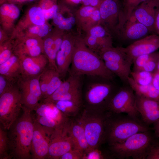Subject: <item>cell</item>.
Listing matches in <instances>:
<instances>
[{"label":"cell","mask_w":159,"mask_h":159,"mask_svg":"<svg viewBox=\"0 0 159 159\" xmlns=\"http://www.w3.org/2000/svg\"><path fill=\"white\" fill-rule=\"evenodd\" d=\"M22 114L7 132L9 154L11 158H32L31 144L34 130L32 111L22 106Z\"/></svg>","instance_id":"1"},{"label":"cell","mask_w":159,"mask_h":159,"mask_svg":"<svg viewBox=\"0 0 159 159\" xmlns=\"http://www.w3.org/2000/svg\"><path fill=\"white\" fill-rule=\"evenodd\" d=\"M108 111L104 141L110 146L121 143L138 133L149 130L148 125L139 118Z\"/></svg>","instance_id":"2"},{"label":"cell","mask_w":159,"mask_h":159,"mask_svg":"<svg viewBox=\"0 0 159 159\" xmlns=\"http://www.w3.org/2000/svg\"><path fill=\"white\" fill-rule=\"evenodd\" d=\"M71 74L96 76L108 80H112L114 74L106 67L105 62L82 44L74 48Z\"/></svg>","instance_id":"3"},{"label":"cell","mask_w":159,"mask_h":159,"mask_svg":"<svg viewBox=\"0 0 159 159\" xmlns=\"http://www.w3.org/2000/svg\"><path fill=\"white\" fill-rule=\"evenodd\" d=\"M106 111L101 108H86L77 120L84 129L88 149L98 148L104 141L108 114Z\"/></svg>","instance_id":"4"},{"label":"cell","mask_w":159,"mask_h":159,"mask_svg":"<svg viewBox=\"0 0 159 159\" xmlns=\"http://www.w3.org/2000/svg\"><path fill=\"white\" fill-rule=\"evenodd\" d=\"M155 140L149 130L136 133L121 143L110 146L112 155L120 159L131 157L134 159H146Z\"/></svg>","instance_id":"5"},{"label":"cell","mask_w":159,"mask_h":159,"mask_svg":"<svg viewBox=\"0 0 159 159\" xmlns=\"http://www.w3.org/2000/svg\"><path fill=\"white\" fill-rule=\"evenodd\" d=\"M22 105L17 82L0 95V122L8 130L20 116Z\"/></svg>","instance_id":"6"},{"label":"cell","mask_w":159,"mask_h":159,"mask_svg":"<svg viewBox=\"0 0 159 159\" xmlns=\"http://www.w3.org/2000/svg\"><path fill=\"white\" fill-rule=\"evenodd\" d=\"M107 110L114 113H125L139 118L140 114L136 107L135 93L132 89L130 86L121 88L111 97Z\"/></svg>","instance_id":"7"},{"label":"cell","mask_w":159,"mask_h":159,"mask_svg":"<svg viewBox=\"0 0 159 159\" xmlns=\"http://www.w3.org/2000/svg\"><path fill=\"white\" fill-rule=\"evenodd\" d=\"M40 75L34 77L21 76L17 81L21 94L22 106L31 111L34 110L39 101L42 100L39 83Z\"/></svg>","instance_id":"8"},{"label":"cell","mask_w":159,"mask_h":159,"mask_svg":"<svg viewBox=\"0 0 159 159\" xmlns=\"http://www.w3.org/2000/svg\"><path fill=\"white\" fill-rule=\"evenodd\" d=\"M68 123L63 128L55 130L51 135L47 158L59 159L73 149L72 142L67 132Z\"/></svg>","instance_id":"9"},{"label":"cell","mask_w":159,"mask_h":159,"mask_svg":"<svg viewBox=\"0 0 159 159\" xmlns=\"http://www.w3.org/2000/svg\"><path fill=\"white\" fill-rule=\"evenodd\" d=\"M121 48L133 61L139 56L152 53L159 49V35L155 34L148 35L126 47Z\"/></svg>","instance_id":"10"},{"label":"cell","mask_w":159,"mask_h":159,"mask_svg":"<svg viewBox=\"0 0 159 159\" xmlns=\"http://www.w3.org/2000/svg\"><path fill=\"white\" fill-rule=\"evenodd\" d=\"M49 137L45 129L34 118V130L31 149L32 159L47 158L50 141Z\"/></svg>","instance_id":"11"},{"label":"cell","mask_w":159,"mask_h":159,"mask_svg":"<svg viewBox=\"0 0 159 159\" xmlns=\"http://www.w3.org/2000/svg\"><path fill=\"white\" fill-rule=\"evenodd\" d=\"M159 8V0H146L139 5L132 14L146 26L150 33L155 34V18Z\"/></svg>","instance_id":"12"},{"label":"cell","mask_w":159,"mask_h":159,"mask_svg":"<svg viewBox=\"0 0 159 159\" xmlns=\"http://www.w3.org/2000/svg\"><path fill=\"white\" fill-rule=\"evenodd\" d=\"M136 105L143 121L148 125L159 120V101L148 99L135 93Z\"/></svg>","instance_id":"13"},{"label":"cell","mask_w":159,"mask_h":159,"mask_svg":"<svg viewBox=\"0 0 159 159\" xmlns=\"http://www.w3.org/2000/svg\"><path fill=\"white\" fill-rule=\"evenodd\" d=\"M112 87L107 83H97L92 85L86 94L87 102L92 105H101L107 110L108 104L113 95H112Z\"/></svg>","instance_id":"14"},{"label":"cell","mask_w":159,"mask_h":159,"mask_svg":"<svg viewBox=\"0 0 159 159\" xmlns=\"http://www.w3.org/2000/svg\"><path fill=\"white\" fill-rule=\"evenodd\" d=\"M21 62V75L27 77L39 76L48 65V59L44 55L36 57L18 56Z\"/></svg>","instance_id":"15"},{"label":"cell","mask_w":159,"mask_h":159,"mask_svg":"<svg viewBox=\"0 0 159 159\" xmlns=\"http://www.w3.org/2000/svg\"><path fill=\"white\" fill-rule=\"evenodd\" d=\"M150 33L148 28L139 22L132 14L126 20L120 37L123 41L133 42L148 35Z\"/></svg>","instance_id":"16"},{"label":"cell","mask_w":159,"mask_h":159,"mask_svg":"<svg viewBox=\"0 0 159 159\" xmlns=\"http://www.w3.org/2000/svg\"><path fill=\"white\" fill-rule=\"evenodd\" d=\"M74 47L71 42L67 39L63 41L58 52L56 62L57 71L60 77H64L71 64Z\"/></svg>","instance_id":"17"},{"label":"cell","mask_w":159,"mask_h":159,"mask_svg":"<svg viewBox=\"0 0 159 159\" xmlns=\"http://www.w3.org/2000/svg\"><path fill=\"white\" fill-rule=\"evenodd\" d=\"M67 132L72 142L73 149L79 150L84 153L89 149L84 129L77 120L69 121Z\"/></svg>","instance_id":"18"},{"label":"cell","mask_w":159,"mask_h":159,"mask_svg":"<svg viewBox=\"0 0 159 159\" xmlns=\"http://www.w3.org/2000/svg\"><path fill=\"white\" fill-rule=\"evenodd\" d=\"M80 76L71 74L63 82L57 90L51 95L42 100L45 103H54L60 100L62 98L73 90L80 87Z\"/></svg>","instance_id":"19"},{"label":"cell","mask_w":159,"mask_h":159,"mask_svg":"<svg viewBox=\"0 0 159 159\" xmlns=\"http://www.w3.org/2000/svg\"><path fill=\"white\" fill-rule=\"evenodd\" d=\"M43 52V42L37 39L30 38L17 44L14 48V54L18 56H39Z\"/></svg>","instance_id":"20"},{"label":"cell","mask_w":159,"mask_h":159,"mask_svg":"<svg viewBox=\"0 0 159 159\" xmlns=\"http://www.w3.org/2000/svg\"><path fill=\"white\" fill-rule=\"evenodd\" d=\"M101 56L105 61H111L122 64L131 68L132 61L122 49L121 47L114 48L108 47L101 50Z\"/></svg>","instance_id":"21"},{"label":"cell","mask_w":159,"mask_h":159,"mask_svg":"<svg viewBox=\"0 0 159 159\" xmlns=\"http://www.w3.org/2000/svg\"><path fill=\"white\" fill-rule=\"evenodd\" d=\"M0 74L18 80L21 75V62L19 57L13 54L8 60L0 64Z\"/></svg>","instance_id":"22"},{"label":"cell","mask_w":159,"mask_h":159,"mask_svg":"<svg viewBox=\"0 0 159 159\" xmlns=\"http://www.w3.org/2000/svg\"><path fill=\"white\" fill-rule=\"evenodd\" d=\"M128 83L135 94L148 99L159 101V90L152 84L145 86L139 85L130 77L128 79Z\"/></svg>","instance_id":"23"},{"label":"cell","mask_w":159,"mask_h":159,"mask_svg":"<svg viewBox=\"0 0 159 159\" xmlns=\"http://www.w3.org/2000/svg\"><path fill=\"white\" fill-rule=\"evenodd\" d=\"M53 103L67 117L73 116L78 113L82 105V98L58 101Z\"/></svg>","instance_id":"24"},{"label":"cell","mask_w":159,"mask_h":159,"mask_svg":"<svg viewBox=\"0 0 159 159\" xmlns=\"http://www.w3.org/2000/svg\"><path fill=\"white\" fill-rule=\"evenodd\" d=\"M105 63L111 72L117 75L122 82L128 84V79L131 72V68L115 62L105 61Z\"/></svg>","instance_id":"25"},{"label":"cell","mask_w":159,"mask_h":159,"mask_svg":"<svg viewBox=\"0 0 159 159\" xmlns=\"http://www.w3.org/2000/svg\"><path fill=\"white\" fill-rule=\"evenodd\" d=\"M43 52L48 61V66L57 71L56 59L57 53L54 40L51 38L46 39L43 42Z\"/></svg>","instance_id":"26"},{"label":"cell","mask_w":159,"mask_h":159,"mask_svg":"<svg viewBox=\"0 0 159 159\" xmlns=\"http://www.w3.org/2000/svg\"><path fill=\"white\" fill-rule=\"evenodd\" d=\"M0 13L1 17L13 21L19 17L20 11L17 6L14 4L5 3L1 5Z\"/></svg>","instance_id":"27"},{"label":"cell","mask_w":159,"mask_h":159,"mask_svg":"<svg viewBox=\"0 0 159 159\" xmlns=\"http://www.w3.org/2000/svg\"><path fill=\"white\" fill-rule=\"evenodd\" d=\"M153 73L140 70L132 71L131 72L130 74L133 80L137 84L140 85L145 86L152 84Z\"/></svg>","instance_id":"28"},{"label":"cell","mask_w":159,"mask_h":159,"mask_svg":"<svg viewBox=\"0 0 159 159\" xmlns=\"http://www.w3.org/2000/svg\"><path fill=\"white\" fill-rule=\"evenodd\" d=\"M57 71L56 69L48 65L41 74L39 79V83L42 92V100L46 94L53 76Z\"/></svg>","instance_id":"29"},{"label":"cell","mask_w":159,"mask_h":159,"mask_svg":"<svg viewBox=\"0 0 159 159\" xmlns=\"http://www.w3.org/2000/svg\"><path fill=\"white\" fill-rule=\"evenodd\" d=\"M6 130L0 125V159H11L9 154V142Z\"/></svg>","instance_id":"30"},{"label":"cell","mask_w":159,"mask_h":159,"mask_svg":"<svg viewBox=\"0 0 159 159\" xmlns=\"http://www.w3.org/2000/svg\"><path fill=\"white\" fill-rule=\"evenodd\" d=\"M28 16L31 22L34 25H42L45 24V18L41 7L33 6L28 11Z\"/></svg>","instance_id":"31"},{"label":"cell","mask_w":159,"mask_h":159,"mask_svg":"<svg viewBox=\"0 0 159 159\" xmlns=\"http://www.w3.org/2000/svg\"><path fill=\"white\" fill-rule=\"evenodd\" d=\"M146 0H122V6L126 20L130 17L135 9Z\"/></svg>","instance_id":"32"},{"label":"cell","mask_w":159,"mask_h":159,"mask_svg":"<svg viewBox=\"0 0 159 159\" xmlns=\"http://www.w3.org/2000/svg\"><path fill=\"white\" fill-rule=\"evenodd\" d=\"M153 53L140 55L134 59L133 61V67L132 71L142 70L145 64L152 57Z\"/></svg>","instance_id":"33"},{"label":"cell","mask_w":159,"mask_h":159,"mask_svg":"<svg viewBox=\"0 0 159 159\" xmlns=\"http://www.w3.org/2000/svg\"><path fill=\"white\" fill-rule=\"evenodd\" d=\"M12 47V46L9 43L1 44L0 64L8 60L13 54Z\"/></svg>","instance_id":"34"},{"label":"cell","mask_w":159,"mask_h":159,"mask_svg":"<svg viewBox=\"0 0 159 159\" xmlns=\"http://www.w3.org/2000/svg\"><path fill=\"white\" fill-rule=\"evenodd\" d=\"M159 59V52H155L144 66L142 70L154 73L156 70L158 62Z\"/></svg>","instance_id":"35"},{"label":"cell","mask_w":159,"mask_h":159,"mask_svg":"<svg viewBox=\"0 0 159 159\" xmlns=\"http://www.w3.org/2000/svg\"><path fill=\"white\" fill-rule=\"evenodd\" d=\"M109 157L104 154L98 148L88 149L84 153L83 159H103L108 158Z\"/></svg>","instance_id":"36"},{"label":"cell","mask_w":159,"mask_h":159,"mask_svg":"<svg viewBox=\"0 0 159 159\" xmlns=\"http://www.w3.org/2000/svg\"><path fill=\"white\" fill-rule=\"evenodd\" d=\"M18 80L10 79L0 74V95L17 83Z\"/></svg>","instance_id":"37"},{"label":"cell","mask_w":159,"mask_h":159,"mask_svg":"<svg viewBox=\"0 0 159 159\" xmlns=\"http://www.w3.org/2000/svg\"><path fill=\"white\" fill-rule=\"evenodd\" d=\"M29 32L32 34L43 37L47 35L49 32V27L45 23L42 25H34L30 27Z\"/></svg>","instance_id":"38"},{"label":"cell","mask_w":159,"mask_h":159,"mask_svg":"<svg viewBox=\"0 0 159 159\" xmlns=\"http://www.w3.org/2000/svg\"><path fill=\"white\" fill-rule=\"evenodd\" d=\"M84 153L78 150L73 149L62 155L61 159H82Z\"/></svg>","instance_id":"39"},{"label":"cell","mask_w":159,"mask_h":159,"mask_svg":"<svg viewBox=\"0 0 159 159\" xmlns=\"http://www.w3.org/2000/svg\"><path fill=\"white\" fill-rule=\"evenodd\" d=\"M146 159H159V141L154 140L151 146Z\"/></svg>","instance_id":"40"},{"label":"cell","mask_w":159,"mask_h":159,"mask_svg":"<svg viewBox=\"0 0 159 159\" xmlns=\"http://www.w3.org/2000/svg\"><path fill=\"white\" fill-rule=\"evenodd\" d=\"M90 35L97 38H103L106 34L105 29L102 27L97 26L93 28L90 31Z\"/></svg>","instance_id":"41"},{"label":"cell","mask_w":159,"mask_h":159,"mask_svg":"<svg viewBox=\"0 0 159 159\" xmlns=\"http://www.w3.org/2000/svg\"><path fill=\"white\" fill-rule=\"evenodd\" d=\"M46 20L50 19L53 18L57 13L58 10V6L56 5H53L48 8L42 9Z\"/></svg>","instance_id":"42"},{"label":"cell","mask_w":159,"mask_h":159,"mask_svg":"<svg viewBox=\"0 0 159 159\" xmlns=\"http://www.w3.org/2000/svg\"><path fill=\"white\" fill-rule=\"evenodd\" d=\"M75 21V19L73 17L65 18L63 21L58 25V27L62 29H70L72 27V24H74Z\"/></svg>","instance_id":"43"},{"label":"cell","mask_w":159,"mask_h":159,"mask_svg":"<svg viewBox=\"0 0 159 159\" xmlns=\"http://www.w3.org/2000/svg\"><path fill=\"white\" fill-rule=\"evenodd\" d=\"M94 11L93 7L90 6H87L82 8L80 11L81 16L84 17L90 16Z\"/></svg>","instance_id":"44"},{"label":"cell","mask_w":159,"mask_h":159,"mask_svg":"<svg viewBox=\"0 0 159 159\" xmlns=\"http://www.w3.org/2000/svg\"><path fill=\"white\" fill-rule=\"evenodd\" d=\"M155 34L159 35V8L155 15L154 23Z\"/></svg>","instance_id":"45"},{"label":"cell","mask_w":159,"mask_h":159,"mask_svg":"<svg viewBox=\"0 0 159 159\" xmlns=\"http://www.w3.org/2000/svg\"><path fill=\"white\" fill-rule=\"evenodd\" d=\"M152 84L156 88L159 90V72H155L153 73Z\"/></svg>","instance_id":"46"},{"label":"cell","mask_w":159,"mask_h":159,"mask_svg":"<svg viewBox=\"0 0 159 159\" xmlns=\"http://www.w3.org/2000/svg\"><path fill=\"white\" fill-rule=\"evenodd\" d=\"M65 18L61 14L57 13L53 18V22L55 24L59 25Z\"/></svg>","instance_id":"47"},{"label":"cell","mask_w":159,"mask_h":159,"mask_svg":"<svg viewBox=\"0 0 159 159\" xmlns=\"http://www.w3.org/2000/svg\"><path fill=\"white\" fill-rule=\"evenodd\" d=\"M97 38L91 35L87 40V44L92 47H94L97 44Z\"/></svg>","instance_id":"48"},{"label":"cell","mask_w":159,"mask_h":159,"mask_svg":"<svg viewBox=\"0 0 159 159\" xmlns=\"http://www.w3.org/2000/svg\"><path fill=\"white\" fill-rule=\"evenodd\" d=\"M90 16L95 21H99L101 18L100 10H94Z\"/></svg>","instance_id":"49"},{"label":"cell","mask_w":159,"mask_h":159,"mask_svg":"<svg viewBox=\"0 0 159 159\" xmlns=\"http://www.w3.org/2000/svg\"><path fill=\"white\" fill-rule=\"evenodd\" d=\"M85 6H88L90 4L93 6H97L98 4L99 0H82Z\"/></svg>","instance_id":"50"},{"label":"cell","mask_w":159,"mask_h":159,"mask_svg":"<svg viewBox=\"0 0 159 159\" xmlns=\"http://www.w3.org/2000/svg\"><path fill=\"white\" fill-rule=\"evenodd\" d=\"M153 124L155 135L158 138H159V120Z\"/></svg>","instance_id":"51"},{"label":"cell","mask_w":159,"mask_h":159,"mask_svg":"<svg viewBox=\"0 0 159 159\" xmlns=\"http://www.w3.org/2000/svg\"><path fill=\"white\" fill-rule=\"evenodd\" d=\"M9 1L11 3H13V2L23 3L27 1H32L34 0H7Z\"/></svg>","instance_id":"52"},{"label":"cell","mask_w":159,"mask_h":159,"mask_svg":"<svg viewBox=\"0 0 159 159\" xmlns=\"http://www.w3.org/2000/svg\"><path fill=\"white\" fill-rule=\"evenodd\" d=\"M73 3L75 4H78L82 0H71Z\"/></svg>","instance_id":"53"},{"label":"cell","mask_w":159,"mask_h":159,"mask_svg":"<svg viewBox=\"0 0 159 159\" xmlns=\"http://www.w3.org/2000/svg\"><path fill=\"white\" fill-rule=\"evenodd\" d=\"M0 41L1 40V39H2V33H1V31H0Z\"/></svg>","instance_id":"54"}]
</instances>
